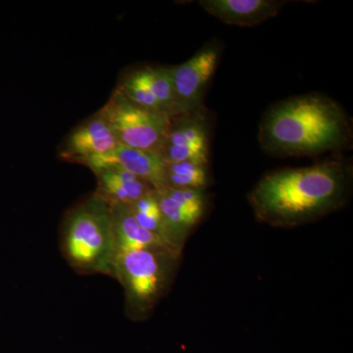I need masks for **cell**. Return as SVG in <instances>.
I'll list each match as a JSON object with an SVG mask.
<instances>
[{
	"instance_id": "7",
	"label": "cell",
	"mask_w": 353,
	"mask_h": 353,
	"mask_svg": "<svg viewBox=\"0 0 353 353\" xmlns=\"http://www.w3.org/2000/svg\"><path fill=\"white\" fill-rule=\"evenodd\" d=\"M157 190L171 248L183 253L185 243L208 211L206 190L162 188Z\"/></svg>"
},
{
	"instance_id": "13",
	"label": "cell",
	"mask_w": 353,
	"mask_h": 353,
	"mask_svg": "<svg viewBox=\"0 0 353 353\" xmlns=\"http://www.w3.org/2000/svg\"><path fill=\"white\" fill-rule=\"evenodd\" d=\"M110 206L116 255L152 246H167L139 224L129 205L112 204Z\"/></svg>"
},
{
	"instance_id": "10",
	"label": "cell",
	"mask_w": 353,
	"mask_h": 353,
	"mask_svg": "<svg viewBox=\"0 0 353 353\" xmlns=\"http://www.w3.org/2000/svg\"><path fill=\"white\" fill-rule=\"evenodd\" d=\"M80 164L92 172L108 167H117L146 181L155 190L164 188V161L160 153L146 152L118 145L108 153L83 160Z\"/></svg>"
},
{
	"instance_id": "15",
	"label": "cell",
	"mask_w": 353,
	"mask_h": 353,
	"mask_svg": "<svg viewBox=\"0 0 353 353\" xmlns=\"http://www.w3.org/2000/svg\"><path fill=\"white\" fill-rule=\"evenodd\" d=\"M129 206L134 218L143 229L154 234L164 245L171 248L163 214L158 202L157 190H153Z\"/></svg>"
},
{
	"instance_id": "6",
	"label": "cell",
	"mask_w": 353,
	"mask_h": 353,
	"mask_svg": "<svg viewBox=\"0 0 353 353\" xmlns=\"http://www.w3.org/2000/svg\"><path fill=\"white\" fill-rule=\"evenodd\" d=\"M221 57L218 43L205 44L185 63L171 66L175 94L176 116L203 108L204 97Z\"/></svg>"
},
{
	"instance_id": "12",
	"label": "cell",
	"mask_w": 353,
	"mask_h": 353,
	"mask_svg": "<svg viewBox=\"0 0 353 353\" xmlns=\"http://www.w3.org/2000/svg\"><path fill=\"white\" fill-rule=\"evenodd\" d=\"M94 173L97 181L95 192L110 205H131L155 190L150 183L117 167L99 169Z\"/></svg>"
},
{
	"instance_id": "14",
	"label": "cell",
	"mask_w": 353,
	"mask_h": 353,
	"mask_svg": "<svg viewBox=\"0 0 353 353\" xmlns=\"http://www.w3.org/2000/svg\"><path fill=\"white\" fill-rule=\"evenodd\" d=\"M210 180L209 164L188 160L165 165L164 188L206 190Z\"/></svg>"
},
{
	"instance_id": "1",
	"label": "cell",
	"mask_w": 353,
	"mask_h": 353,
	"mask_svg": "<svg viewBox=\"0 0 353 353\" xmlns=\"http://www.w3.org/2000/svg\"><path fill=\"white\" fill-rule=\"evenodd\" d=\"M353 188V166L333 159L301 168L269 172L248 194L260 223L281 229L304 226L345 208Z\"/></svg>"
},
{
	"instance_id": "4",
	"label": "cell",
	"mask_w": 353,
	"mask_h": 353,
	"mask_svg": "<svg viewBox=\"0 0 353 353\" xmlns=\"http://www.w3.org/2000/svg\"><path fill=\"white\" fill-rule=\"evenodd\" d=\"M182 252L159 245L118 253L112 277L124 288L126 313L132 321H145L168 294L180 266Z\"/></svg>"
},
{
	"instance_id": "8",
	"label": "cell",
	"mask_w": 353,
	"mask_h": 353,
	"mask_svg": "<svg viewBox=\"0 0 353 353\" xmlns=\"http://www.w3.org/2000/svg\"><path fill=\"white\" fill-rule=\"evenodd\" d=\"M210 121L205 106L171 118L160 155L166 163L192 161L209 164Z\"/></svg>"
},
{
	"instance_id": "3",
	"label": "cell",
	"mask_w": 353,
	"mask_h": 353,
	"mask_svg": "<svg viewBox=\"0 0 353 353\" xmlns=\"http://www.w3.org/2000/svg\"><path fill=\"white\" fill-rule=\"evenodd\" d=\"M61 250L79 273L112 276L116 257L111 206L94 192L65 215Z\"/></svg>"
},
{
	"instance_id": "11",
	"label": "cell",
	"mask_w": 353,
	"mask_h": 353,
	"mask_svg": "<svg viewBox=\"0 0 353 353\" xmlns=\"http://www.w3.org/2000/svg\"><path fill=\"white\" fill-rule=\"evenodd\" d=\"M199 6L228 25L255 27L276 17L287 1L281 0H201Z\"/></svg>"
},
{
	"instance_id": "2",
	"label": "cell",
	"mask_w": 353,
	"mask_h": 353,
	"mask_svg": "<svg viewBox=\"0 0 353 353\" xmlns=\"http://www.w3.org/2000/svg\"><path fill=\"white\" fill-rule=\"evenodd\" d=\"M259 139L262 150L276 157L343 152L352 145V120L326 95H299L277 102L265 112Z\"/></svg>"
},
{
	"instance_id": "5",
	"label": "cell",
	"mask_w": 353,
	"mask_h": 353,
	"mask_svg": "<svg viewBox=\"0 0 353 353\" xmlns=\"http://www.w3.org/2000/svg\"><path fill=\"white\" fill-rule=\"evenodd\" d=\"M97 112L108 123L119 145L158 153L161 150L171 122L166 114L137 105L117 88Z\"/></svg>"
},
{
	"instance_id": "9",
	"label": "cell",
	"mask_w": 353,
	"mask_h": 353,
	"mask_svg": "<svg viewBox=\"0 0 353 353\" xmlns=\"http://www.w3.org/2000/svg\"><path fill=\"white\" fill-rule=\"evenodd\" d=\"M119 145L106 120L97 112L74 128L60 146L59 155L67 161L83 160L104 154Z\"/></svg>"
}]
</instances>
